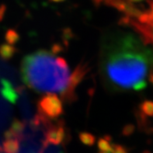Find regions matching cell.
Here are the masks:
<instances>
[{
    "mask_svg": "<svg viewBox=\"0 0 153 153\" xmlns=\"http://www.w3.org/2000/svg\"><path fill=\"white\" fill-rule=\"evenodd\" d=\"M120 43L105 58V76L117 88L142 90L147 85L149 54L133 37H125Z\"/></svg>",
    "mask_w": 153,
    "mask_h": 153,
    "instance_id": "obj_1",
    "label": "cell"
},
{
    "mask_svg": "<svg viewBox=\"0 0 153 153\" xmlns=\"http://www.w3.org/2000/svg\"><path fill=\"white\" fill-rule=\"evenodd\" d=\"M23 80L30 88L38 93L62 95L70 79V70L63 58L40 50L24 57L21 65Z\"/></svg>",
    "mask_w": 153,
    "mask_h": 153,
    "instance_id": "obj_2",
    "label": "cell"
},
{
    "mask_svg": "<svg viewBox=\"0 0 153 153\" xmlns=\"http://www.w3.org/2000/svg\"><path fill=\"white\" fill-rule=\"evenodd\" d=\"M141 14L137 19L124 16L120 23L134 29L145 45H153V0H144Z\"/></svg>",
    "mask_w": 153,
    "mask_h": 153,
    "instance_id": "obj_3",
    "label": "cell"
},
{
    "mask_svg": "<svg viewBox=\"0 0 153 153\" xmlns=\"http://www.w3.org/2000/svg\"><path fill=\"white\" fill-rule=\"evenodd\" d=\"M38 114L48 120H54L63 114V105L54 93H47L37 102Z\"/></svg>",
    "mask_w": 153,
    "mask_h": 153,
    "instance_id": "obj_4",
    "label": "cell"
},
{
    "mask_svg": "<svg viewBox=\"0 0 153 153\" xmlns=\"http://www.w3.org/2000/svg\"><path fill=\"white\" fill-rule=\"evenodd\" d=\"M88 63L84 62H80L73 71V73L70 76L69 82L65 91L62 94V100L66 103H72L76 99V89L77 86L84 79L85 75L89 71Z\"/></svg>",
    "mask_w": 153,
    "mask_h": 153,
    "instance_id": "obj_5",
    "label": "cell"
},
{
    "mask_svg": "<svg viewBox=\"0 0 153 153\" xmlns=\"http://www.w3.org/2000/svg\"><path fill=\"white\" fill-rule=\"evenodd\" d=\"M66 138V131L64 123L58 121L56 124L51 123L46 131L47 142L54 145H61Z\"/></svg>",
    "mask_w": 153,
    "mask_h": 153,
    "instance_id": "obj_6",
    "label": "cell"
},
{
    "mask_svg": "<svg viewBox=\"0 0 153 153\" xmlns=\"http://www.w3.org/2000/svg\"><path fill=\"white\" fill-rule=\"evenodd\" d=\"M1 94L4 99L10 103L15 104L18 100V92L13 86L12 83L7 79L1 80Z\"/></svg>",
    "mask_w": 153,
    "mask_h": 153,
    "instance_id": "obj_7",
    "label": "cell"
},
{
    "mask_svg": "<svg viewBox=\"0 0 153 153\" xmlns=\"http://www.w3.org/2000/svg\"><path fill=\"white\" fill-rule=\"evenodd\" d=\"M19 149V140L16 138L5 139L2 143V152L4 153H17Z\"/></svg>",
    "mask_w": 153,
    "mask_h": 153,
    "instance_id": "obj_8",
    "label": "cell"
},
{
    "mask_svg": "<svg viewBox=\"0 0 153 153\" xmlns=\"http://www.w3.org/2000/svg\"><path fill=\"white\" fill-rule=\"evenodd\" d=\"M16 53V48L9 44H3L0 46V57L3 60H10Z\"/></svg>",
    "mask_w": 153,
    "mask_h": 153,
    "instance_id": "obj_9",
    "label": "cell"
},
{
    "mask_svg": "<svg viewBox=\"0 0 153 153\" xmlns=\"http://www.w3.org/2000/svg\"><path fill=\"white\" fill-rule=\"evenodd\" d=\"M97 146L100 152L106 153H111L112 152L113 143L111 142V138L108 136H104L103 138H100L98 140Z\"/></svg>",
    "mask_w": 153,
    "mask_h": 153,
    "instance_id": "obj_10",
    "label": "cell"
},
{
    "mask_svg": "<svg viewBox=\"0 0 153 153\" xmlns=\"http://www.w3.org/2000/svg\"><path fill=\"white\" fill-rule=\"evenodd\" d=\"M24 126H25V123L24 122H22V121L19 120H14L11 124V126H10L9 130L12 133H13L16 136V138L19 139L23 129H24Z\"/></svg>",
    "mask_w": 153,
    "mask_h": 153,
    "instance_id": "obj_11",
    "label": "cell"
},
{
    "mask_svg": "<svg viewBox=\"0 0 153 153\" xmlns=\"http://www.w3.org/2000/svg\"><path fill=\"white\" fill-rule=\"evenodd\" d=\"M79 139L84 145L88 146H93L96 142V138L93 134H90L89 132H80L79 134Z\"/></svg>",
    "mask_w": 153,
    "mask_h": 153,
    "instance_id": "obj_12",
    "label": "cell"
},
{
    "mask_svg": "<svg viewBox=\"0 0 153 153\" xmlns=\"http://www.w3.org/2000/svg\"><path fill=\"white\" fill-rule=\"evenodd\" d=\"M141 112L148 117H153V101L146 100L141 104Z\"/></svg>",
    "mask_w": 153,
    "mask_h": 153,
    "instance_id": "obj_13",
    "label": "cell"
},
{
    "mask_svg": "<svg viewBox=\"0 0 153 153\" xmlns=\"http://www.w3.org/2000/svg\"><path fill=\"white\" fill-rule=\"evenodd\" d=\"M5 40L9 45H13L19 41V35L14 30H9L5 35Z\"/></svg>",
    "mask_w": 153,
    "mask_h": 153,
    "instance_id": "obj_14",
    "label": "cell"
},
{
    "mask_svg": "<svg viewBox=\"0 0 153 153\" xmlns=\"http://www.w3.org/2000/svg\"><path fill=\"white\" fill-rule=\"evenodd\" d=\"M41 153H64V152L61 145H54L47 142Z\"/></svg>",
    "mask_w": 153,
    "mask_h": 153,
    "instance_id": "obj_15",
    "label": "cell"
},
{
    "mask_svg": "<svg viewBox=\"0 0 153 153\" xmlns=\"http://www.w3.org/2000/svg\"><path fill=\"white\" fill-rule=\"evenodd\" d=\"M111 153H128V149L121 145L119 144H113L112 152Z\"/></svg>",
    "mask_w": 153,
    "mask_h": 153,
    "instance_id": "obj_16",
    "label": "cell"
},
{
    "mask_svg": "<svg viewBox=\"0 0 153 153\" xmlns=\"http://www.w3.org/2000/svg\"><path fill=\"white\" fill-rule=\"evenodd\" d=\"M134 126H132V125H128L124 128V134H126V135H128V134H130L131 133L134 131Z\"/></svg>",
    "mask_w": 153,
    "mask_h": 153,
    "instance_id": "obj_17",
    "label": "cell"
},
{
    "mask_svg": "<svg viewBox=\"0 0 153 153\" xmlns=\"http://www.w3.org/2000/svg\"><path fill=\"white\" fill-rule=\"evenodd\" d=\"M93 2H94V3L96 4V5H99V4H100L101 2H103V1H107V0H93Z\"/></svg>",
    "mask_w": 153,
    "mask_h": 153,
    "instance_id": "obj_18",
    "label": "cell"
},
{
    "mask_svg": "<svg viewBox=\"0 0 153 153\" xmlns=\"http://www.w3.org/2000/svg\"><path fill=\"white\" fill-rule=\"evenodd\" d=\"M149 81L153 84V73H152L149 76Z\"/></svg>",
    "mask_w": 153,
    "mask_h": 153,
    "instance_id": "obj_19",
    "label": "cell"
},
{
    "mask_svg": "<svg viewBox=\"0 0 153 153\" xmlns=\"http://www.w3.org/2000/svg\"><path fill=\"white\" fill-rule=\"evenodd\" d=\"M1 152H2V148L0 146V153H1Z\"/></svg>",
    "mask_w": 153,
    "mask_h": 153,
    "instance_id": "obj_20",
    "label": "cell"
},
{
    "mask_svg": "<svg viewBox=\"0 0 153 153\" xmlns=\"http://www.w3.org/2000/svg\"><path fill=\"white\" fill-rule=\"evenodd\" d=\"M98 153H106V152H99Z\"/></svg>",
    "mask_w": 153,
    "mask_h": 153,
    "instance_id": "obj_21",
    "label": "cell"
},
{
    "mask_svg": "<svg viewBox=\"0 0 153 153\" xmlns=\"http://www.w3.org/2000/svg\"><path fill=\"white\" fill-rule=\"evenodd\" d=\"M54 1H61V0H54Z\"/></svg>",
    "mask_w": 153,
    "mask_h": 153,
    "instance_id": "obj_22",
    "label": "cell"
}]
</instances>
